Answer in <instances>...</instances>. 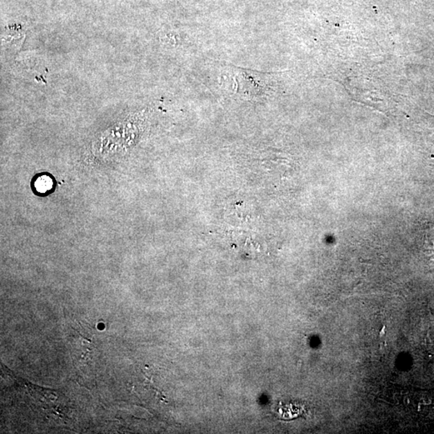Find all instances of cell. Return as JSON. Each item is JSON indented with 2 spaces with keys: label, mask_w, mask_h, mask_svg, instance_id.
Listing matches in <instances>:
<instances>
[{
  "label": "cell",
  "mask_w": 434,
  "mask_h": 434,
  "mask_svg": "<svg viewBox=\"0 0 434 434\" xmlns=\"http://www.w3.org/2000/svg\"><path fill=\"white\" fill-rule=\"evenodd\" d=\"M27 25L23 21H12L2 28L1 44L4 52H17L26 37Z\"/></svg>",
  "instance_id": "1"
},
{
  "label": "cell",
  "mask_w": 434,
  "mask_h": 434,
  "mask_svg": "<svg viewBox=\"0 0 434 434\" xmlns=\"http://www.w3.org/2000/svg\"><path fill=\"white\" fill-rule=\"evenodd\" d=\"M34 188L36 191L39 194H46L50 191H52L53 188V181L47 174H42V176L37 178L34 182Z\"/></svg>",
  "instance_id": "2"
}]
</instances>
